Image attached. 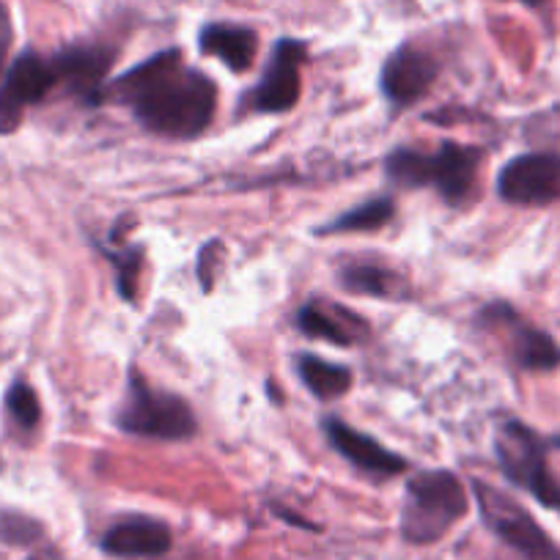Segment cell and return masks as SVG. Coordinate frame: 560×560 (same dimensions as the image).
Wrapping results in <instances>:
<instances>
[{
  "label": "cell",
  "instance_id": "obj_14",
  "mask_svg": "<svg viewBox=\"0 0 560 560\" xmlns=\"http://www.w3.org/2000/svg\"><path fill=\"white\" fill-rule=\"evenodd\" d=\"M171 544V527L154 516H127L102 536V549L113 558H158L168 552Z\"/></svg>",
  "mask_w": 560,
  "mask_h": 560
},
{
  "label": "cell",
  "instance_id": "obj_21",
  "mask_svg": "<svg viewBox=\"0 0 560 560\" xmlns=\"http://www.w3.org/2000/svg\"><path fill=\"white\" fill-rule=\"evenodd\" d=\"M7 409L23 432H34V429L39 427L42 404L39 398H36L34 387L25 385V382H14V385L9 387Z\"/></svg>",
  "mask_w": 560,
  "mask_h": 560
},
{
  "label": "cell",
  "instance_id": "obj_7",
  "mask_svg": "<svg viewBox=\"0 0 560 560\" xmlns=\"http://www.w3.org/2000/svg\"><path fill=\"white\" fill-rule=\"evenodd\" d=\"M58 85L52 58L25 50L0 72V135H12L25 110L45 100Z\"/></svg>",
  "mask_w": 560,
  "mask_h": 560
},
{
  "label": "cell",
  "instance_id": "obj_17",
  "mask_svg": "<svg viewBox=\"0 0 560 560\" xmlns=\"http://www.w3.org/2000/svg\"><path fill=\"white\" fill-rule=\"evenodd\" d=\"M298 374L319 401H336V398L347 396L354 382V374L349 365L330 363V360L316 358V354H300Z\"/></svg>",
  "mask_w": 560,
  "mask_h": 560
},
{
  "label": "cell",
  "instance_id": "obj_15",
  "mask_svg": "<svg viewBox=\"0 0 560 560\" xmlns=\"http://www.w3.org/2000/svg\"><path fill=\"white\" fill-rule=\"evenodd\" d=\"M198 47L203 56L223 61L231 72L242 74L253 67L258 52V34L247 25L207 23L198 34Z\"/></svg>",
  "mask_w": 560,
  "mask_h": 560
},
{
  "label": "cell",
  "instance_id": "obj_4",
  "mask_svg": "<svg viewBox=\"0 0 560 560\" xmlns=\"http://www.w3.org/2000/svg\"><path fill=\"white\" fill-rule=\"evenodd\" d=\"M116 423L121 432L135 434V438L165 440V443L190 440L198 432V420L190 404L176 393L152 387L138 371H129L127 401Z\"/></svg>",
  "mask_w": 560,
  "mask_h": 560
},
{
  "label": "cell",
  "instance_id": "obj_6",
  "mask_svg": "<svg viewBox=\"0 0 560 560\" xmlns=\"http://www.w3.org/2000/svg\"><path fill=\"white\" fill-rule=\"evenodd\" d=\"M472 492H476L478 509H481L483 522L492 527V533L498 538H503L511 549L522 555L527 560H560V549L547 533L538 527V522L522 509L520 503L503 494L500 489H494L492 483L476 481L472 483Z\"/></svg>",
  "mask_w": 560,
  "mask_h": 560
},
{
  "label": "cell",
  "instance_id": "obj_23",
  "mask_svg": "<svg viewBox=\"0 0 560 560\" xmlns=\"http://www.w3.org/2000/svg\"><path fill=\"white\" fill-rule=\"evenodd\" d=\"M9 42H12V25H9V14L7 9L0 7V72L7 67V50H9Z\"/></svg>",
  "mask_w": 560,
  "mask_h": 560
},
{
  "label": "cell",
  "instance_id": "obj_1",
  "mask_svg": "<svg viewBox=\"0 0 560 560\" xmlns=\"http://www.w3.org/2000/svg\"><path fill=\"white\" fill-rule=\"evenodd\" d=\"M105 96L129 107L140 127L171 140L198 138L218 110V85L185 63L182 50H163L113 80Z\"/></svg>",
  "mask_w": 560,
  "mask_h": 560
},
{
  "label": "cell",
  "instance_id": "obj_2",
  "mask_svg": "<svg viewBox=\"0 0 560 560\" xmlns=\"http://www.w3.org/2000/svg\"><path fill=\"white\" fill-rule=\"evenodd\" d=\"M483 152L465 143H443L434 154L418 149H393L385 158V176L396 187H434L448 203H462L472 196Z\"/></svg>",
  "mask_w": 560,
  "mask_h": 560
},
{
  "label": "cell",
  "instance_id": "obj_22",
  "mask_svg": "<svg viewBox=\"0 0 560 560\" xmlns=\"http://www.w3.org/2000/svg\"><path fill=\"white\" fill-rule=\"evenodd\" d=\"M39 525H34L31 520L25 516H0V538H7L12 544H28L39 536Z\"/></svg>",
  "mask_w": 560,
  "mask_h": 560
},
{
  "label": "cell",
  "instance_id": "obj_5",
  "mask_svg": "<svg viewBox=\"0 0 560 560\" xmlns=\"http://www.w3.org/2000/svg\"><path fill=\"white\" fill-rule=\"evenodd\" d=\"M494 451L503 476L514 487L525 489L547 509L560 511V483L547 465V448L541 438L522 420H503L494 438Z\"/></svg>",
  "mask_w": 560,
  "mask_h": 560
},
{
  "label": "cell",
  "instance_id": "obj_10",
  "mask_svg": "<svg viewBox=\"0 0 560 560\" xmlns=\"http://www.w3.org/2000/svg\"><path fill=\"white\" fill-rule=\"evenodd\" d=\"M438 74L440 67L434 56H429L427 50H420L415 45H401L382 63L380 89L385 94L387 105L401 113L407 107L418 105L432 91Z\"/></svg>",
  "mask_w": 560,
  "mask_h": 560
},
{
  "label": "cell",
  "instance_id": "obj_12",
  "mask_svg": "<svg viewBox=\"0 0 560 560\" xmlns=\"http://www.w3.org/2000/svg\"><path fill=\"white\" fill-rule=\"evenodd\" d=\"M481 319L487 325H503L511 336V358L520 369L549 371L560 363V343L544 330L522 322L505 303H492L483 308Z\"/></svg>",
  "mask_w": 560,
  "mask_h": 560
},
{
  "label": "cell",
  "instance_id": "obj_19",
  "mask_svg": "<svg viewBox=\"0 0 560 560\" xmlns=\"http://www.w3.org/2000/svg\"><path fill=\"white\" fill-rule=\"evenodd\" d=\"M393 214H396V203H393V198L382 196V198H374V201H365L360 203V207L349 209V212L338 214L336 220H330V223H325L322 229H316L319 234H354V231H376L382 229V225H387L393 220Z\"/></svg>",
  "mask_w": 560,
  "mask_h": 560
},
{
  "label": "cell",
  "instance_id": "obj_20",
  "mask_svg": "<svg viewBox=\"0 0 560 560\" xmlns=\"http://www.w3.org/2000/svg\"><path fill=\"white\" fill-rule=\"evenodd\" d=\"M102 253L110 258V264L116 267L118 275V292L127 303H132L135 294H138V275L143 267V247L140 245H124L121 250H113V247L102 245Z\"/></svg>",
  "mask_w": 560,
  "mask_h": 560
},
{
  "label": "cell",
  "instance_id": "obj_16",
  "mask_svg": "<svg viewBox=\"0 0 560 560\" xmlns=\"http://www.w3.org/2000/svg\"><path fill=\"white\" fill-rule=\"evenodd\" d=\"M354 316L349 311L336 308V305H322V303H305L298 311V327L308 338L316 341L338 343V347H352L360 336H363V322L349 325Z\"/></svg>",
  "mask_w": 560,
  "mask_h": 560
},
{
  "label": "cell",
  "instance_id": "obj_11",
  "mask_svg": "<svg viewBox=\"0 0 560 560\" xmlns=\"http://www.w3.org/2000/svg\"><path fill=\"white\" fill-rule=\"evenodd\" d=\"M116 50L102 45H74L63 47L52 56L58 85L67 89V94L78 96L85 105H100L105 100V80L113 67Z\"/></svg>",
  "mask_w": 560,
  "mask_h": 560
},
{
  "label": "cell",
  "instance_id": "obj_24",
  "mask_svg": "<svg viewBox=\"0 0 560 560\" xmlns=\"http://www.w3.org/2000/svg\"><path fill=\"white\" fill-rule=\"evenodd\" d=\"M520 3H525V7H541L544 0H520Z\"/></svg>",
  "mask_w": 560,
  "mask_h": 560
},
{
  "label": "cell",
  "instance_id": "obj_3",
  "mask_svg": "<svg viewBox=\"0 0 560 560\" xmlns=\"http://www.w3.org/2000/svg\"><path fill=\"white\" fill-rule=\"evenodd\" d=\"M470 511L467 489L454 472L423 470L407 483L401 533L409 544H434Z\"/></svg>",
  "mask_w": 560,
  "mask_h": 560
},
{
  "label": "cell",
  "instance_id": "obj_8",
  "mask_svg": "<svg viewBox=\"0 0 560 560\" xmlns=\"http://www.w3.org/2000/svg\"><path fill=\"white\" fill-rule=\"evenodd\" d=\"M308 47L300 39L275 42L272 56L264 67L261 80L250 91V107L256 113H289L303 94V63Z\"/></svg>",
  "mask_w": 560,
  "mask_h": 560
},
{
  "label": "cell",
  "instance_id": "obj_13",
  "mask_svg": "<svg viewBox=\"0 0 560 560\" xmlns=\"http://www.w3.org/2000/svg\"><path fill=\"white\" fill-rule=\"evenodd\" d=\"M325 434L330 440L332 448L343 456L352 467H358L365 476H380V478H393L398 472L407 470V459L396 451H387L385 445L376 443L369 434L358 432L354 427L343 423L338 418L325 420Z\"/></svg>",
  "mask_w": 560,
  "mask_h": 560
},
{
  "label": "cell",
  "instance_id": "obj_18",
  "mask_svg": "<svg viewBox=\"0 0 560 560\" xmlns=\"http://www.w3.org/2000/svg\"><path fill=\"white\" fill-rule=\"evenodd\" d=\"M341 283L352 294L363 298L393 300L404 294V283L393 269L380 267V264H349L341 269Z\"/></svg>",
  "mask_w": 560,
  "mask_h": 560
},
{
  "label": "cell",
  "instance_id": "obj_25",
  "mask_svg": "<svg viewBox=\"0 0 560 560\" xmlns=\"http://www.w3.org/2000/svg\"><path fill=\"white\" fill-rule=\"evenodd\" d=\"M34 560H39V558H34Z\"/></svg>",
  "mask_w": 560,
  "mask_h": 560
},
{
  "label": "cell",
  "instance_id": "obj_9",
  "mask_svg": "<svg viewBox=\"0 0 560 560\" xmlns=\"http://www.w3.org/2000/svg\"><path fill=\"white\" fill-rule=\"evenodd\" d=\"M498 192L514 207L560 201V154L533 152L514 158L498 176Z\"/></svg>",
  "mask_w": 560,
  "mask_h": 560
}]
</instances>
